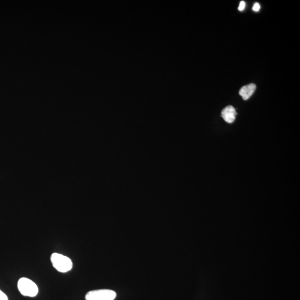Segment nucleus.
<instances>
[{"instance_id":"7","label":"nucleus","mask_w":300,"mask_h":300,"mask_svg":"<svg viewBox=\"0 0 300 300\" xmlns=\"http://www.w3.org/2000/svg\"><path fill=\"white\" fill-rule=\"evenodd\" d=\"M245 6H246V4H245V2L242 1L240 4L239 10L240 11H243L245 8Z\"/></svg>"},{"instance_id":"6","label":"nucleus","mask_w":300,"mask_h":300,"mask_svg":"<svg viewBox=\"0 0 300 300\" xmlns=\"http://www.w3.org/2000/svg\"><path fill=\"white\" fill-rule=\"evenodd\" d=\"M0 300H9L6 294L0 290Z\"/></svg>"},{"instance_id":"1","label":"nucleus","mask_w":300,"mask_h":300,"mask_svg":"<svg viewBox=\"0 0 300 300\" xmlns=\"http://www.w3.org/2000/svg\"><path fill=\"white\" fill-rule=\"evenodd\" d=\"M53 267L58 272L65 273L70 271L73 267L72 260L66 256L53 253L51 256Z\"/></svg>"},{"instance_id":"4","label":"nucleus","mask_w":300,"mask_h":300,"mask_svg":"<svg viewBox=\"0 0 300 300\" xmlns=\"http://www.w3.org/2000/svg\"><path fill=\"white\" fill-rule=\"evenodd\" d=\"M221 116L225 121L232 124L235 120L237 112L233 106H228L222 110Z\"/></svg>"},{"instance_id":"3","label":"nucleus","mask_w":300,"mask_h":300,"mask_svg":"<svg viewBox=\"0 0 300 300\" xmlns=\"http://www.w3.org/2000/svg\"><path fill=\"white\" fill-rule=\"evenodd\" d=\"M116 293L108 289L91 291L85 296L86 300H114Z\"/></svg>"},{"instance_id":"8","label":"nucleus","mask_w":300,"mask_h":300,"mask_svg":"<svg viewBox=\"0 0 300 300\" xmlns=\"http://www.w3.org/2000/svg\"><path fill=\"white\" fill-rule=\"evenodd\" d=\"M260 9V4L259 3H255L253 7V10L255 11V12H259Z\"/></svg>"},{"instance_id":"2","label":"nucleus","mask_w":300,"mask_h":300,"mask_svg":"<svg viewBox=\"0 0 300 300\" xmlns=\"http://www.w3.org/2000/svg\"><path fill=\"white\" fill-rule=\"evenodd\" d=\"M19 291L22 295L34 297L39 293V288L36 284L29 278H21L18 283Z\"/></svg>"},{"instance_id":"5","label":"nucleus","mask_w":300,"mask_h":300,"mask_svg":"<svg viewBox=\"0 0 300 300\" xmlns=\"http://www.w3.org/2000/svg\"><path fill=\"white\" fill-rule=\"evenodd\" d=\"M256 89V86L254 84H250L244 86L239 91V94L242 96L244 100H248L255 92Z\"/></svg>"}]
</instances>
